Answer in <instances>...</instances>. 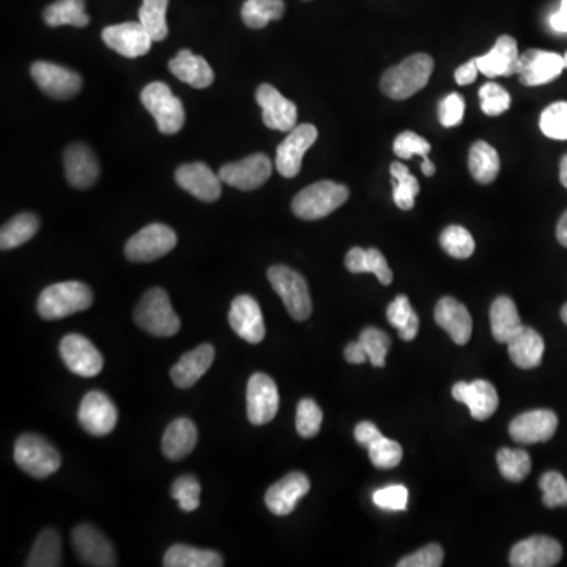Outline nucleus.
I'll return each mask as SVG.
<instances>
[{"label":"nucleus","instance_id":"62","mask_svg":"<svg viewBox=\"0 0 567 567\" xmlns=\"http://www.w3.org/2000/svg\"><path fill=\"white\" fill-rule=\"evenodd\" d=\"M421 171H423L426 177H432L435 171H437V167L434 166V163H432L429 158H426V160L423 161V166H421Z\"/></svg>","mask_w":567,"mask_h":567},{"label":"nucleus","instance_id":"10","mask_svg":"<svg viewBox=\"0 0 567 567\" xmlns=\"http://www.w3.org/2000/svg\"><path fill=\"white\" fill-rule=\"evenodd\" d=\"M30 75L41 92L54 100H70L82 87L81 75L56 63L35 62L30 67Z\"/></svg>","mask_w":567,"mask_h":567},{"label":"nucleus","instance_id":"31","mask_svg":"<svg viewBox=\"0 0 567 567\" xmlns=\"http://www.w3.org/2000/svg\"><path fill=\"white\" fill-rule=\"evenodd\" d=\"M163 453L167 459L180 460L193 453L197 445L196 424L188 418H178L167 426L163 435Z\"/></svg>","mask_w":567,"mask_h":567},{"label":"nucleus","instance_id":"29","mask_svg":"<svg viewBox=\"0 0 567 567\" xmlns=\"http://www.w3.org/2000/svg\"><path fill=\"white\" fill-rule=\"evenodd\" d=\"M169 70L175 78L186 82L194 89H207L215 81V73L207 60L186 49L178 52L169 62Z\"/></svg>","mask_w":567,"mask_h":567},{"label":"nucleus","instance_id":"50","mask_svg":"<svg viewBox=\"0 0 567 567\" xmlns=\"http://www.w3.org/2000/svg\"><path fill=\"white\" fill-rule=\"evenodd\" d=\"M323 423L322 408L312 399H303L297 407V430L303 438L319 434Z\"/></svg>","mask_w":567,"mask_h":567},{"label":"nucleus","instance_id":"49","mask_svg":"<svg viewBox=\"0 0 567 567\" xmlns=\"http://www.w3.org/2000/svg\"><path fill=\"white\" fill-rule=\"evenodd\" d=\"M542 490V501L547 508L567 506V481L558 471H547L539 481Z\"/></svg>","mask_w":567,"mask_h":567},{"label":"nucleus","instance_id":"2","mask_svg":"<svg viewBox=\"0 0 567 567\" xmlns=\"http://www.w3.org/2000/svg\"><path fill=\"white\" fill-rule=\"evenodd\" d=\"M92 303L93 292L86 284L78 281L57 282L41 292L37 311L41 319L60 320L76 312L87 311Z\"/></svg>","mask_w":567,"mask_h":567},{"label":"nucleus","instance_id":"59","mask_svg":"<svg viewBox=\"0 0 567 567\" xmlns=\"http://www.w3.org/2000/svg\"><path fill=\"white\" fill-rule=\"evenodd\" d=\"M550 26H552L553 30H556V32L567 34V0H563L560 10L553 13L552 18H550Z\"/></svg>","mask_w":567,"mask_h":567},{"label":"nucleus","instance_id":"33","mask_svg":"<svg viewBox=\"0 0 567 567\" xmlns=\"http://www.w3.org/2000/svg\"><path fill=\"white\" fill-rule=\"evenodd\" d=\"M490 325L493 338L501 344H508L509 339L523 327L519 311L509 297H498L490 308Z\"/></svg>","mask_w":567,"mask_h":567},{"label":"nucleus","instance_id":"22","mask_svg":"<svg viewBox=\"0 0 567 567\" xmlns=\"http://www.w3.org/2000/svg\"><path fill=\"white\" fill-rule=\"evenodd\" d=\"M175 182L199 201L215 202L221 196V178L204 163L183 164L175 172Z\"/></svg>","mask_w":567,"mask_h":567},{"label":"nucleus","instance_id":"25","mask_svg":"<svg viewBox=\"0 0 567 567\" xmlns=\"http://www.w3.org/2000/svg\"><path fill=\"white\" fill-rule=\"evenodd\" d=\"M65 175L70 185L86 189L95 185L100 177V163L89 145L73 144L65 150L63 156Z\"/></svg>","mask_w":567,"mask_h":567},{"label":"nucleus","instance_id":"1","mask_svg":"<svg viewBox=\"0 0 567 567\" xmlns=\"http://www.w3.org/2000/svg\"><path fill=\"white\" fill-rule=\"evenodd\" d=\"M432 71L434 59L429 54L419 52L386 71L380 81V89L393 100H407L427 86Z\"/></svg>","mask_w":567,"mask_h":567},{"label":"nucleus","instance_id":"27","mask_svg":"<svg viewBox=\"0 0 567 567\" xmlns=\"http://www.w3.org/2000/svg\"><path fill=\"white\" fill-rule=\"evenodd\" d=\"M435 322L451 336L456 344L465 345L471 338L473 320L464 304L453 297L441 298L435 308Z\"/></svg>","mask_w":567,"mask_h":567},{"label":"nucleus","instance_id":"6","mask_svg":"<svg viewBox=\"0 0 567 567\" xmlns=\"http://www.w3.org/2000/svg\"><path fill=\"white\" fill-rule=\"evenodd\" d=\"M268 281L281 297L290 317L297 322H304L312 314V301L309 295L308 282L298 271L275 265L268 270Z\"/></svg>","mask_w":567,"mask_h":567},{"label":"nucleus","instance_id":"26","mask_svg":"<svg viewBox=\"0 0 567 567\" xmlns=\"http://www.w3.org/2000/svg\"><path fill=\"white\" fill-rule=\"evenodd\" d=\"M519 57L516 38L503 35L487 54L476 57V62L482 75H486L487 78H498V76L517 75Z\"/></svg>","mask_w":567,"mask_h":567},{"label":"nucleus","instance_id":"55","mask_svg":"<svg viewBox=\"0 0 567 567\" xmlns=\"http://www.w3.org/2000/svg\"><path fill=\"white\" fill-rule=\"evenodd\" d=\"M445 553L438 544H429L413 555L402 558L397 566L399 567H440L443 564Z\"/></svg>","mask_w":567,"mask_h":567},{"label":"nucleus","instance_id":"24","mask_svg":"<svg viewBox=\"0 0 567 567\" xmlns=\"http://www.w3.org/2000/svg\"><path fill=\"white\" fill-rule=\"evenodd\" d=\"M453 397L457 402L467 405L473 418L478 421H486L493 413L497 412L498 399L497 390L487 380H475V382H459L454 385Z\"/></svg>","mask_w":567,"mask_h":567},{"label":"nucleus","instance_id":"16","mask_svg":"<svg viewBox=\"0 0 567 567\" xmlns=\"http://www.w3.org/2000/svg\"><path fill=\"white\" fill-rule=\"evenodd\" d=\"M60 356L73 374L95 377L103 369V356L82 334H68L60 342Z\"/></svg>","mask_w":567,"mask_h":567},{"label":"nucleus","instance_id":"42","mask_svg":"<svg viewBox=\"0 0 567 567\" xmlns=\"http://www.w3.org/2000/svg\"><path fill=\"white\" fill-rule=\"evenodd\" d=\"M169 0H142L139 23L147 29L153 41H163L169 34L166 12Z\"/></svg>","mask_w":567,"mask_h":567},{"label":"nucleus","instance_id":"9","mask_svg":"<svg viewBox=\"0 0 567 567\" xmlns=\"http://www.w3.org/2000/svg\"><path fill=\"white\" fill-rule=\"evenodd\" d=\"M79 424L87 434L104 437L111 434L119 421V412L108 394L90 391L82 399L78 413Z\"/></svg>","mask_w":567,"mask_h":567},{"label":"nucleus","instance_id":"48","mask_svg":"<svg viewBox=\"0 0 567 567\" xmlns=\"http://www.w3.org/2000/svg\"><path fill=\"white\" fill-rule=\"evenodd\" d=\"M171 495L185 512L196 511L201 506V484L194 476H180L172 484Z\"/></svg>","mask_w":567,"mask_h":567},{"label":"nucleus","instance_id":"36","mask_svg":"<svg viewBox=\"0 0 567 567\" xmlns=\"http://www.w3.org/2000/svg\"><path fill=\"white\" fill-rule=\"evenodd\" d=\"M43 19L49 27H86L90 23L86 0H57L46 8Z\"/></svg>","mask_w":567,"mask_h":567},{"label":"nucleus","instance_id":"23","mask_svg":"<svg viewBox=\"0 0 567 567\" xmlns=\"http://www.w3.org/2000/svg\"><path fill=\"white\" fill-rule=\"evenodd\" d=\"M558 427V418L550 410H531L517 416L509 426L512 440L520 445H533L550 440Z\"/></svg>","mask_w":567,"mask_h":567},{"label":"nucleus","instance_id":"53","mask_svg":"<svg viewBox=\"0 0 567 567\" xmlns=\"http://www.w3.org/2000/svg\"><path fill=\"white\" fill-rule=\"evenodd\" d=\"M372 500H374L375 506L385 509V511H405L408 504V490L401 484L383 487V489L374 492Z\"/></svg>","mask_w":567,"mask_h":567},{"label":"nucleus","instance_id":"58","mask_svg":"<svg viewBox=\"0 0 567 567\" xmlns=\"http://www.w3.org/2000/svg\"><path fill=\"white\" fill-rule=\"evenodd\" d=\"M344 356L347 363L350 364H363L369 361L366 350H364L360 341L350 342V344L345 347Z\"/></svg>","mask_w":567,"mask_h":567},{"label":"nucleus","instance_id":"8","mask_svg":"<svg viewBox=\"0 0 567 567\" xmlns=\"http://www.w3.org/2000/svg\"><path fill=\"white\" fill-rule=\"evenodd\" d=\"M177 245V235L166 224H150L126 241L125 256L131 262H153L166 256Z\"/></svg>","mask_w":567,"mask_h":567},{"label":"nucleus","instance_id":"17","mask_svg":"<svg viewBox=\"0 0 567 567\" xmlns=\"http://www.w3.org/2000/svg\"><path fill=\"white\" fill-rule=\"evenodd\" d=\"M256 100L262 108V120L270 130L292 131L297 126V106L286 97H282L276 87L262 84L257 89Z\"/></svg>","mask_w":567,"mask_h":567},{"label":"nucleus","instance_id":"64","mask_svg":"<svg viewBox=\"0 0 567 567\" xmlns=\"http://www.w3.org/2000/svg\"><path fill=\"white\" fill-rule=\"evenodd\" d=\"M563 57H564V65H566V68H567V51H566V54H564Z\"/></svg>","mask_w":567,"mask_h":567},{"label":"nucleus","instance_id":"51","mask_svg":"<svg viewBox=\"0 0 567 567\" xmlns=\"http://www.w3.org/2000/svg\"><path fill=\"white\" fill-rule=\"evenodd\" d=\"M479 98H481L482 112L490 117L501 115L511 108L509 93L495 82H487L486 86H482L479 90Z\"/></svg>","mask_w":567,"mask_h":567},{"label":"nucleus","instance_id":"19","mask_svg":"<svg viewBox=\"0 0 567 567\" xmlns=\"http://www.w3.org/2000/svg\"><path fill=\"white\" fill-rule=\"evenodd\" d=\"M229 325L243 341L249 344H260L267 333L259 303L249 295H240L232 301Z\"/></svg>","mask_w":567,"mask_h":567},{"label":"nucleus","instance_id":"14","mask_svg":"<svg viewBox=\"0 0 567 567\" xmlns=\"http://www.w3.org/2000/svg\"><path fill=\"white\" fill-rule=\"evenodd\" d=\"M564 57L556 52L530 49L520 54L517 75L523 86L536 87L549 84L563 73Z\"/></svg>","mask_w":567,"mask_h":567},{"label":"nucleus","instance_id":"60","mask_svg":"<svg viewBox=\"0 0 567 567\" xmlns=\"http://www.w3.org/2000/svg\"><path fill=\"white\" fill-rule=\"evenodd\" d=\"M556 238L564 248H567V212L561 216L560 223L556 226Z\"/></svg>","mask_w":567,"mask_h":567},{"label":"nucleus","instance_id":"39","mask_svg":"<svg viewBox=\"0 0 567 567\" xmlns=\"http://www.w3.org/2000/svg\"><path fill=\"white\" fill-rule=\"evenodd\" d=\"M27 567L62 566V541L57 531L45 530L35 541L34 549L27 558Z\"/></svg>","mask_w":567,"mask_h":567},{"label":"nucleus","instance_id":"5","mask_svg":"<svg viewBox=\"0 0 567 567\" xmlns=\"http://www.w3.org/2000/svg\"><path fill=\"white\" fill-rule=\"evenodd\" d=\"M15 462L32 478L45 479L62 465L56 446L40 435L26 434L16 440Z\"/></svg>","mask_w":567,"mask_h":567},{"label":"nucleus","instance_id":"56","mask_svg":"<svg viewBox=\"0 0 567 567\" xmlns=\"http://www.w3.org/2000/svg\"><path fill=\"white\" fill-rule=\"evenodd\" d=\"M382 437V432L377 429L374 423H369V421H363V423L355 427L356 441H358L361 446H364V448H369L374 441Z\"/></svg>","mask_w":567,"mask_h":567},{"label":"nucleus","instance_id":"47","mask_svg":"<svg viewBox=\"0 0 567 567\" xmlns=\"http://www.w3.org/2000/svg\"><path fill=\"white\" fill-rule=\"evenodd\" d=\"M369 459L380 470H391L401 464L402 446L390 438H378L369 448Z\"/></svg>","mask_w":567,"mask_h":567},{"label":"nucleus","instance_id":"54","mask_svg":"<svg viewBox=\"0 0 567 567\" xmlns=\"http://www.w3.org/2000/svg\"><path fill=\"white\" fill-rule=\"evenodd\" d=\"M465 100L459 93H449L438 104V120L446 128L457 126L464 120Z\"/></svg>","mask_w":567,"mask_h":567},{"label":"nucleus","instance_id":"43","mask_svg":"<svg viewBox=\"0 0 567 567\" xmlns=\"http://www.w3.org/2000/svg\"><path fill=\"white\" fill-rule=\"evenodd\" d=\"M497 464L504 479L520 482L530 475L531 459L525 449L503 448L498 451Z\"/></svg>","mask_w":567,"mask_h":567},{"label":"nucleus","instance_id":"7","mask_svg":"<svg viewBox=\"0 0 567 567\" xmlns=\"http://www.w3.org/2000/svg\"><path fill=\"white\" fill-rule=\"evenodd\" d=\"M145 109L163 134H177L185 125V108L164 82H152L141 93Z\"/></svg>","mask_w":567,"mask_h":567},{"label":"nucleus","instance_id":"52","mask_svg":"<svg viewBox=\"0 0 567 567\" xmlns=\"http://www.w3.org/2000/svg\"><path fill=\"white\" fill-rule=\"evenodd\" d=\"M394 155L401 160H410L412 156H421L423 160L429 158L430 144L413 131H404L397 136L393 145Z\"/></svg>","mask_w":567,"mask_h":567},{"label":"nucleus","instance_id":"57","mask_svg":"<svg viewBox=\"0 0 567 567\" xmlns=\"http://www.w3.org/2000/svg\"><path fill=\"white\" fill-rule=\"evenodd\" d=\"M478 71V62H476V59H471L470 62L464 63L462 67L457 68L454 78H456L459 86H470L478 78Z\"/></svg>","mask_w":567,"mask_h":567},{"label":"nucleus","instance_id":"45","mask_svg":"<svg viewBox=\"0 0 567 567\" xmlns=\"http://www.w3.org/2000/svg\"><path fill=\"white\" fill-rule=\"evenodd\" d=\"M542 133L556 141H567V103L550 104L549 108L542 112L539 120Z\"/></svg>","mask_w":567,"mask_h":567},{"label":"nucleus","instance_id":"13","mask_svg":"<svg viewBox=\"0 0 567 567\" xmlns=\"http://www.w3.org/2000/svg\"><path fill=\"white\" fill-rule=\"evenodd\" d=\"M271 172H273V166H271L270 158L264 153H256L245 160L221 167L219 178L221 182L241 189V191H252V189L265 185L270 180Z\"/></svg>","mask_w":567,"mask_h":567},{"label":"nucleus","instance_id":"38","mask_svg":"<svg viewBox=\"0 0 567 567\" xmlns=\"http://www.w3.org/2000/svg\"><path fill=\"white\" fill-rule=\"evenodd\" d=\"M284 12V0H246L241 7V19L251 29H264L271 21H279Z\"/></svg>","mask_w":567,"mask_h":567},{"label":"nucleus","instance_id":"18","mask_svg":"<svg viewBox=\"0 0 567 567\" xmlns=\"http://www.w3.org/2000/svg\"><path fill=\"white\" fill-rule=\"evenodd\" d=\"M563 547L547 536H533L514 545L509 563L514 567H552L560 563Z\"/></svg>","mask_w":567,"mask_h":567},{"label":"nucleus","instance_id":"61","mask_svg":"<svg viewBox=\"0 0 567 567\" xmlns=\"http://www.w3.org/2000/svg\"><path fill=\"white\" fill-rule=\"evenodd\" d=\"M560 182L561 185L564 186V188H567V155H564L563 158H561Z\"/></svg>","mask_w":567,"mask_h":567},{"label":"nucleus","instance_id":"3","mask_svg":"<svg viewBox=\"0 0 567 567\" xmlns=\"http://www.w3.org/2000/svg\"><path fill=\"white\" fill-rule=\"evenodd\" d=\"M350 191L341 183L323 182L314 183L304 188L295 196L292 202V212L304 221H317L336 212L339 207L349 201Z\"/></svg>","mask_w":567,"mask_h":567},{"label":"nucleus","instance_id":"4","mask_svg":"<svg viewBox=\"0 0 567 567\" xmlns=\"http://www.w3.org/2000/svg\"><path fill=\"white\" fill-rule=\"evenodd\" d=\"M134 320L142 330L158 338H171L182 327L178 315L172 308L169 295L160 287L144 293V297L134 311Z\"/></svg>","mask_w":567,"mask_h":567},{"label":"nucleus","instance_id":"34","mask_svg":"<svg viewBox=\"0 0 567 567\" xmlns=\"http://www.w3.org/2000/svg\"><path fill=\"white\" fill-rule=\"evenodd\" d=\"M500 155L492 145L484 141L475 142L471 145L470 156H468V167L471 177L482 185H490L497 180L500 174Z\"/></svg>","mask_w":567,"mask_h":567},{"label":"nucleus","instance_id":"12","mask_svg":"<svg viewBox=\"0 0 567 567\" xmlns=\"http://www.w3.org/2000/svg\"><path fill=\"white\" fill-rule=\"evenodd\" d=\"M246 401L249 423L254 426L270 423L279 410V393L275 380L262 372L252 375L249 378Z\"/></svg>","mask_w":567,"mask_h":567},{"label":"nucleus","instance_id":"41","mask_svg":"<svg viewBox=\"0 0 567 567\" xmlns=\"http://www.w3.org/2000/svg\"><path fill=\"white\" fill-rule=\"evenodd\" d=\"M386 315L391 325L397 328L399 336L404 341H413L419 330V317L413 311L412 304L405 295L394 298L393 303L386 309Z\"/></svg>","mask_w":567,"mask_h":567},{"label":"nucleus","instance_id":"37","mask_svg":"<svg viewBox=\"0 0 567 567\" xmlns=\"http://www.w3.org/2000/svg\"><path fill=\"white\" fill-rule=\"evenodd\" d=\"M40 227V221L32 213H21L10 219L0 230V248L2 251L15 249L32 240Z\"/></svg>","mask_w":567,"mask_h":567},{"label":"nucleus","instance_id":"11","mask_svg":"<svg viewBox=\"0 0 567 567\" xmlns=\"http://www.w3.org/2000/svg\"><path fill=\"white\" fill-rule=\"evenodd\" d=\"M317 136L319 131L309 123L295 126L290 131L276 150V169L282 177L293 178L300 174L304 155L317 141Z\"/></svg>","mask_w":567,"mask_h":567},{"label":"nucleus","instance_id":"63","mask_svg":"<svg viewBox=\"0 0 567 567\" xmlns=\"http://www.w3.org/2000/svg\"><path fill=\"white\" fill-rule=\"evenodd\" d=\"M561 319L567 325V304H564L563 309H561Z\"/></svg>","mask_w":567,"mask_h":567},{"label":"nucleus","instance_id":"44","mask_svg":"<svg viewBox=\"0 0 567 567\" xmlns=\"http://www.w3.org/2000/svg\"><path fill=\"white\" fill-rule=\"evenodd\" d=\"M440 245L454 259H468V257L473 256L476 249L475 240L471 237L470 232L462 226L446 227L441 232Z\"/></svg>","mask_w":567,"mask_h":567},{"label":"nucleus","instance_id":"30","mask_svg":"<svg viewBox=\"0 0 567 567\" xmlns=\"http://www.w3.org/2000/svg\"><path fill=\"white\" fill-rule=\"evenodd\" d=\"M544 339L533 328L522 327L508 342V352L512 363L520 369L538 367L544 355Z\"/></svg>","mask_w":567,"mask_h":567},{"label":"nucleus","instance_id":"40","mask_svg":"<svg viewBox=\"0 0 567 567\" xmlns=\"http://www.w3.org/2000/svg\"><path fill=\"white\" fill-rule=\"evenodd\" d=\"M391 183H393L394 204L401 210H412L415 199L419 194V183L408 167L401 163L391 164Z\"/></svg>","mask_w":567,"mask_h":567},{"label":"nucleus","instance_id":"46","mask_svg":"<svg viewBox=\"0 0 567 567\" xmlns=\"http://www.w3.org/2000/svg\"><path fill=\"white\" fill-rule=\"evenodd\" d=\"M358 341L366 350L367 358L372 366L383 367L386 363V355L390 352L391 339L385 331L378 328H366L361 331Z\"/></svg>","mask_w":567,"mask_h":567},{"label":"nucleus","instance_id":"15","mask_svg":"<svg viewBox=\"0 0 567 567\" xmlns=\"http://www.w3.org/2000/svg\"><path fill=\"white\" fill-rule=\"evenodd\" d=\"M73 547L81 563L93 567L117 566L114 547L98 528L82 523L73 531Z\"/></svg>","mask_w":567,"mask_h":567},{"label":"nucleus","instance_id":"28","mask_svg":"<svg viewBox=\"0 0 567 567\" xmlns=\"http://www.w3.org/2000/svg\"><path fill=\"white\" fill-rule=\"evenodd\" d=\"M215 360L213 345L202 344L191 352L185 353L171 369L172 382L178 388H191L196 385Z\"/></svg>","mask_w":567,"mask_h":567},{"label":"nucleus","instance_id":"21","mask_svg":"<svg viewBox=\"0 0 567 567\" xmlns=\"http://www.w3.org/2000/svg\"><path fill=\"white\" fill-rule=\"evenodd\" d=\"M309 490L311 481L308 476L301 471H293L267 490L265 504L275 516H289Z\"/></svg>","mask_w":567,"mask_h":567},{"label":"nucleus","instance_id":"35","mask_svg":"<svg viewBox=\"0 0 567 567\" xmlns=\"http://www.w3.org/2000/svg\"><path fill=\"white\" fill-rule=\"evenodd\" d=\"M166 567H223V556L213 550H202L191 545H172L164 555Z\"/></svg>","mask_w":567,"mask_h":567},{"label":"nucleus","instance_id":"20","mask_svg":"<svg viewBox=\"0 0 567 567\" xmlns=\"http://www.w3.org/2000/svg\"><path fill=\"white\" fill-rule=\"evenodd\" d=\"M104 45L112 51L119 52L120 56H145L152 48L153 38L141 23H123L106 27L103 30Z\"/></svg>","mask_w":567,"mask_h":567},{"label":"nucleus","instance_id":"32","mask_svg":"<svg viewBox=\"0 0 567 567\" xmlns=\"http://www.w3.org/2000/svg\"><path fill=\"white\" fill-rule=\"evenodd\" d=\"M345 267L350 273H372L383 286L393 282V271L388 267L385 256L378 249L352 248L345 256Z\"/></svg>","mask_w":567,"mask_h":567}]
</instances>
